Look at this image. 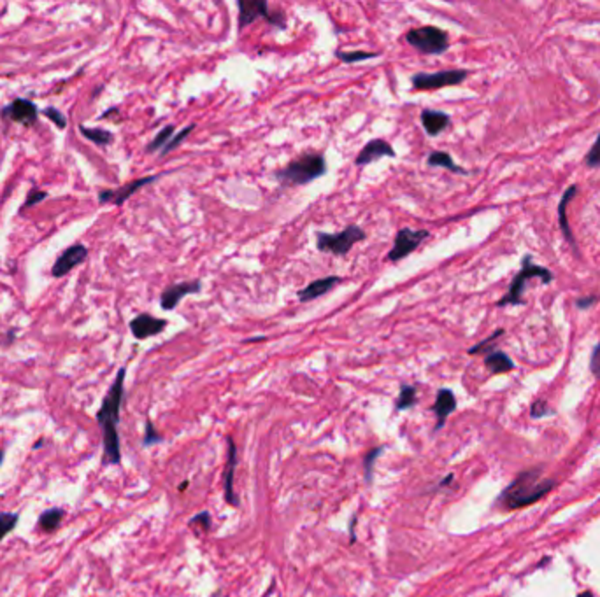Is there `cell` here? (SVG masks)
Listing matches in <instances>:
<instances>
[{"mask_svg": "<svg viewBox=\"0 0 600 597\" xmlns=\"http://www.w3.org/2000/svg\"><path fill=\"white\" fill-rule=\"evenodd\" d=\"M532 277H539L544 284H549L553 281V274L544 267H539V264L534 263L532 256H525L522 263V270L518 271V275L512 281L511 287H509L507 294L500 298L497 301V307H505V305H523V291H525L527 281H530Z\"/></svg>", "mask_w": 600, "mask_h": 597, "instance_id": "277c9868", "label": "cell"}, {"mask_svg": "<svg viewBox=\"0 0 600 597\" xmlns=\"http://www.w3.org/2000/svg\"><path fill=\"white\" fill-rule=\"evenodd\" d=\"M260 340H265V336H256V338H250V340H246V343H253V342H260Z\"/></svg>", "mask_w": 600, "mask_h": 597, "instance_id": "ab89813d", "label": "cell"}, {"mask_svg": "<svg viewBox=\"0 0 600 597\" xmlns=\"http://www.w3.org/2000/svg\"><path fill=\"white\" fill-rule=\"evenodd\" d=\"M86 256H88V249H86L85 245H70L69 249H65V251L58 256V259L53 264L51 274L55 275V277H63V275L69 274L70 270H74L79 263L85 262Z\"/></svg>", "mask_w": 600, "mask_h": 597, "instance_id": "5bb4252c", "label": "cell"}, {"mask_svg": "<svg viewBox=\"0 0 600 597\" xmlns=\"http://www.w3.org/2000/svg\"><path fill=\"white\" fill-rule=\"evenodd\" d=\"M167 324V319H158V317L149 316V313H139L137 317L130 321V331L137 340H146L165 331Z\"/></svg>", "mask_w": 600, "mask_h": 597, "instance_id": "4fadbf2b", "label": "cell"}, {"mask_svg": "<svg viewBox=\"0 0 600 597\" xmlns=\"http://www.w3.org/2000/svg\"><path fill=\"white\" fill-rule=\"evenodd\" d=\"M381 158H397V153H395L394 146L390 142L384 141V139H372L362 147L360 153L357 154V160H354V165L357 167H365V165H371L374 161L381 160Z\"/></svg>", "mask_w": 600, "mask_h": 597, "instance_id": "30bf717a", "label": "cell"}, {"mask_svg": "<svg viewBox=\"0 0 600 597\" xmlns=\"http://www.w3.org/2000/svg\"><path fill=\"white\" fill-rule=\"evenodd\" d=\"M44 116H46V118H50L58 128H65V124H67L65 116H63L60 111H56V109H53V107L44 109Z\"/></svg>", "mask_w": 600, "mask_h": 597, "instance_id": "d6a6232c", "label": "cell"}, {"mask_svg": "<svg viewBox=\"0 0 600 597\" xmlns=\"http://www.w3.org/2000/svg\"><path fill=\"white\" fill-rule=\"evenodd\" d=\"M81 134L85 135L88 141L99 144V146H107V144L112 142V139H115V135L111 134V131L107 130H102V128H88V127H83L81 124Z\"/></svg>", "mask_w": 600, "mask_h": 597, "instance_id": "484cf974", "label": "cell"}, {"mask_svg": "<svg viewBox=\"0 0 600 597\" xmlns=\"http://www.w3.org/2000/svg\"><path fill=\"white\" fill-rule=\"evenodd\" d=\"M381 452H383V447H377L365 456V480H367L369 483L372 482V468H374L377 456H379Z\"/></svg>", "mask_w": 600, "mask_h": 597, "instance_id": "4dcf8cb0", "label": "cell"}, {"mask_svg": "<svg viewBox=\"0 0 600 597\" xmlns=\"http://www.w3.org/2000/svg\"><path fill=\"white\" fill-rule=\"evenodd\" d=\"M195 524H202V527L204 529V532H207L211 529V515L207 512H202V513H199V515H195L194 519L190 520V527H194Z\"/></svg>", "mask_w": 600, "mask_h": 597, "instance_id": "836d02e7", "label": "cell"}, {"mask_svg": "<svg viewBox=\"0 0 600 597\" xmlns=\"http://www.w3.org/2000/svg\"><path fill=\"white\" fill-rule=\"evenodd\" d=\"M327 170L325 156L322 153L307 151L290 161L286 167L275 170L274 177L283 186H307L309 183L325 176Z\"/></svg>", "mask_w": 600, "mask_h": 597, "instance_id": "3957f363", "label": "cell"}, {"mask_svg": "<svg viewBox=\"0 0 600 597\" xmlns=\"http://www.w3.org/2000/svg\"><path fill=\"white\" fill-rule=\"evenodd\" d=\"M469 77V70L465 69H451V70H441L426 74V72H418L413 75L411 82L413 88L418 92H432V90L448 88V86L462 85L465 79Z\"/></svg>", "mask_w": 600, "mask_h": 597, "instance_id": "52a82bcc", "label": "cell"}, {"mask_svg": "<svg viewBox=\"0 0 600 597\" xmlns=\"http://www.w3.org/2000/svg\"><path fill=\"white\" fill-rule=\"evenodd\" d=\"M162 176H148V177H141V179H135L132 181V183L125 184V186L118 188V190H104L99 193V200L100 203H107V202H112L115 205H123V203L127 202L128 198H130L132 195H134L135 191H139L141 188L148 186V184L154 183L157 179H160Z\"/></svg>", "mask_w": 600, "mask_h": 597, "instance_id": "8fae6325", "label": "cell"}, {"mask_svg": "<svg viewBox=\"0 0 600 597\" xmlns=\"http://www.w3.org/2000/svg\"><path fill=\"white\" fill-rule=\"evenodd\" d=\"M2 461H4V451H0V464H2Z\"/></svg>", "mask_w": 600, "mask_h": 597, "instance_id": "b9f144b4", "label": "cell"}, {"mask_svg": "<svg viewBox=\"0 0 600 597\" xmlns=\"http://www.w3.org/2000/svg\"><path fill=\"white\" fill-rule=\"evenodd\" d=\"M237 9H239V30L255 23L258 18L265 21H269L270 18L269 4L265 0H239Z\"/></svg>", "mask_w": 600, "mask_h": 597, "instance_id": "7c38bea8", "label": "cell"}, {"mask_svg": "<svg viewBox=\"0 0 600 597\" xmlns=\"http://www.w3.org/2000/svg\"><path fill=\"white\" fill-rule=\"evenodd\" d=\"M576 193H577V186H576V184H574V186L567 188V191H565L564 196H562L560 205H558V222H560V230H562V232H564L565 239L571 242V245H572V247H574V251H577V247H576L574 235H572L571 226H569V221H567V205H569V203H571V200L574 198Z\"/></svg>", "mask_w": 600, "mask_h": 597, "instance_id": "ffe728a7", "label": "cell"}, {"mask_svg": "<svg viewBox=\"0 0 600 597\" xmlns=\"http://www.w3.org/2000/svg\"><path fill=\"white\" fill-rule=\"evenodd\" d=\"M202 291V281L200 279H195V281H186V282H177V284H171L164 289L160 296V305L164 311H174L177 305L183 301L184 296L188 294H199Z\"/></svg>", "mask_w": 600, "mask_h": 597, "instance_id": "9c48e42d", "label": "cell"}, {"mask_svg": "<svg viewBox=\"0 0 600 597\" xmlns=\"http://www.w3.org/2000/svg\"><path fill=\"white\" fill-rule=\"evenodd\" d=\"M485 365L493 375H499V373H507L511 370H515V362L511 361V357L507 354L500 353V350H493L490 353L485 359Z\"/></svg>", "mask_w": 600, "mask_h": 597, "instance_id": "7402d4cb", "label": "cell"}, {"mask_svg": "<svg viewBox=\"0 0 600 597\" xmlns=\"http://www.w3.org/2000/svg\"><path fill=\"white\" fill-rule=\"evenodd\" d=\"M174 131H176L174 124H167V127L162 128V130L158 131L157 135H154L153 141H151L148 146H146V153H154V151L164 149V147L167 146V142L172 139Z\"/></svg>", "mask_w": 600, "mask_h": 597, "instance_id": "d4e9b609", "label": "cell"}, {"mask_svg": "<svg viewBox=\"0 0 600 597\" xmlns=\"http://www.w3.org/2000/svg\"><path fill=\"white\" fill-rule=\"evenodd\" d=\"M63 517H65V512H63L62 508H50L39 517V522H37V524H39L41 531L53 532L60 527Z\"/></svg>", "mask_w": 600, "mask_h": 597, "instance_id": "603a6c76", "label": "cell"}, {"mask_svg": "<svg viewBox=\"0 0 600 597\" xmlns=\"http://www.w3.org/2000/svg\"><path fill=\"white\" fill-rule=\"evenodd\" d=\"M416 403H418L416 387H414V385L404 384L402 387H400V394H399L397 402H395V410H409V408H413Z\"/></svg>", "mask_w": 600, "mask_h": 597, "instance_id": "cb8c5ba5", "label": "cell"}, {"mask_svg": "<svg viewBox=\"0 0 600 597\" xmlns=\"http://www.w3.org/2000/svg\"><path fill=\"white\" fill-rule=\"evenodd\" d=\"M127 368H120L115 382L109 387L102 407L97 412V422L102 429V443H104V464L122 463V447H120V412H122L123 396H125Z\"/></svg>", "mask_w": 600, "mask_h": 597, "instance_id": "6da1fadb", "label": "cell"}, {"mask_svg": "<svg viewBox=\"0 0 600 597\" xmlns=\"http://www.w3.org/2000/svg\"><path fill=\"white\" fill-rule=\"evenodd\" d=\"M4 118H9L13 121L23 124H32L37 119V107L33 102L26 100V98H18V100L11 102L2 112Z\"/></svg>", "mask_w": 600, "mask_h": 597, "instance_id": "2e32d148", "label": "cell"}, {"mask_svg": "<svg viewBox=\"0 0 600 597\" xmlns=\"http://www.w3.org/2000/svg\"><path fill=\"white\" fill-rule=\"evenodd\" d=\"M532 412V417L539 419V417H544V415H548V405H546V402H535L534 405L530 408Z\"/></svg>", "mask_w": 600, "mask_h": 597, "instance_id": "d590c367", "label": "cell"}, {"mask_svg": "<svg viewBox=\"0 0 600 597\" xmlns=\"http://www.w3.org/2000/svg\"><path fill=\"white\" fill-rule=\"evenodd\" d=\"M586 165L588 167L595 168L600 165V134L597 137V141H595L594 146H591V149L588 151L586 154Z\"/></svg>", "mask_w": 600, "mask_h": 597, "instance_id": "1f68e13d", "label": "cell"}, {"mask_svg": "<svg viewBox=\"0 0 600 597\" xmlns=\"http://www.w3.org/2000/svg\"><path fill=\"white\" fill-rule=\"evenodd\" d=\"M430 237L428 230H413V228H400L395 235L394 247L388 252L386 259L391 263H397L406 259L407 256L413 254L418 247Z\"/></svg>", "mask_w": 600, "mask_h": 597, "instance_id": "ba28073f", "label": "cell"}, {"mask_svg": "<svg viewBox=\"0 0 600 597\" xmlns=\"http://www.w3.org/2000/svg\"><path fill=\"white\" fill-rule=\"evenodd\" d=\"M342 279L339 275H328V277H322L318 281H312L311 284H307L304 289H300L297 293V298L302 301V303H307V301H315L318 298L325 296L327 293H330L335 286L341 284Z\"/></svg>", "mask_w": 600, "mask_h": 597, "instance_id": "9a60e30c", "label": "cell"}, {"mask_svg": "<svg viewBox=\"0 0 600 597\" xmlns=\"http://www.w3.org/2000/svg\"><path fill=\"white\" fill-rule=\"evenodd\" d=\"M195 127H197V124H195V123L188 124V127H186V128H183V130H181V131H179V134H177V135H174V137H172V139H171V141H169V142H167V146H165V147H164V149H162V151H160V154H162V156H165V154H169V153H171V151H174V149H177V147H179V146H181V144H183V141H184V139H186V137H190V134H191V131H194V130H195Z\"/></svg>", "mask_w": 600, "mask_h": 597, "instance_id": "83f0119b", "label": "cell"}, {"mask_svg": "<svg viewBox=\"0 0 600 597\" xmlns=\"http://www.w3.org/2000/svg\"><path fill=\"white\" fill-rule=\"evenodd\" d=\"M162 440L160 434L157 433V429L153 428V424H151V421L146 422V436H144V445H153V443H158V441Z\"/></svg>", "mask_w": 600, "mask_h": 597, "instance_id": "e575fe53", "label": "cell"}, {"mask_svg": "<svg viewBox=\"0 0 600 597\" xmlns=\"http://www.w3.org/2000/svg\"><path fill=\"white\" fill-rule=\"evenodd\" d=\"M18 520H20V515H18V513H11V512L0 513V542H2V539L6 538V536L9 534L14 527H16Z\"/></svg>", "mask_w": 600, "mask_h": 597, "instance_id": "f1b7e54d", "label": "cell"}, {"mask_svg": "<svg viewBox=\"0 0 600 597\" xmlns=\"http://www.w3.org/2000/svg\"><path fill=\"white\" fill-rule=\"evenodd\" d=\"M426 163H428L430 167L448 168L450 172L460 173V176H467V173H469V170H465V168L460 167V165H456L455 161H453L451 154L446 153V151H432V153L428 154V158H426Z\"/></svg>", "mask_w": 600, "mask_h": 597, "instance_id": "44dd1931", "label": "cell"}, {"mask_svg": "<svg viewBox=\"0 0 600 597\" xmlns=\"http://www.w3.org/2000/svg\"><path fill=\"white\" fill-rule=\"evenodd\" d=\"M421 124H423L426 135L430 137H437L443 134L448 127L451 124V116L443 111H433V109H423L420 114Z\"/></svg>", "mask_w": 600, "mask_h": 597, "instance_id": "e0dca14e", "label": "cell"}, {"mask_svg": "<svg viewBox=\"0 0 600 597\" xmlns=\"http://www.w3.org/2000/svg\"><path fill=\"white\" fill-rule=\"evenodd\" d=\"M554 487V480L542 478V471L539 468H530L512 480L511 485L500 494L499 505L504 510H520L537 502L542 496Z\"/></svg>", "mask_w": 600, "mask_h": 597, "instance_id": "7a4b0ae2", "label": "cell"}, {"mask_svg": "<svg viewBox=\"0 0 600 597\" xmlns=\"http://www.w3.org/2000/svg\"><path fill=\"white\" fill-rule=\"evenodd\" d=\"M367 239V233L358 225L346 226L339 233H316V247L320 252H330L334 256H346L358 242Z\"/></svg>", "mask_w": 600, "mask_h": 597, "instance_id": "5b68a950", "label": "cell"}, {"mask_svg": "<svg viewBox=\"0 0 600 597\" xmlns=\"http://www.w3.org/2000/svg\"><path fill=\"white\" fill-rule=\"evenodd\" d=\"M236 466H237V448L232 438H228V457H226L223 487H225V500L228 505H232V506H239L236 493H233V473H236Z\"/></svg>", "mask_w": 600, "mask_h": 597, "instance_id": "d6986e66", "label": "cell"}, {"mask_svg": "<svg viewBox=\"0 0 600 597\" xmlns=\"http://www.w3.org/2000/svg\"><path fill=\"white\" fill-rule=\"evenodd\" d=\"M335 56H337L341 62L344 63H358V62H365V60H371V58H377L379 56V53H371V51H341V49H337L335 51Z\"/></svg>", "mask_w": 600, "mask_h": 597, "instance_id": "4316f807", "label": "cell"}, {"mask_svg": "<svg viewBox=\"0 0 600 597\" xmlns=\"http://www.w3.org/2000/svg\"><path fill=\"white\" fill-rule=\"evenodd\" d=\"M44 198H46V193H44V191H32V193H30L28 198H26V202H25L23 207H33V205H36V203L43 202Z\"/></svg>", "mask_w": 600, "mask_h": 597, "instance_id": "74e56055", "label": "cell"}, {"mask_svg": "<svg viewBox=\"0 0 600 597\" xmlns=\"http://www.w3.org/2000/svg\"><path fill=\"white\" fill-rule=\"evenodd\" d=\"M406 41L407 44H411L416 51L423 53V55H443L450 48L448 33L432 25L411 28L406 33Z\"/></svg>", "mask_w": 600, "mask_h": 597, "instance_id": "8992f818", "label": "cell"}, {"mask_svg": "<svg viewBox=\"0 0 600 597\" xmlns=\"http://www.w3.org/2000/svg\"><path fill=\"white\" fill-rule=\"evenodd\" d=\"M597 294H591V296H584V298H579V300H576V305L579 308H588L591 307L594 303H597Z\"/></svg>", "mask_w": 600, "mask_h": 597, "instance_id": "f35d334b", "label": "cell"}, {"mask_svg": "<svg viewBox=\"0 0 600 597\" xmlns=\"http://www.w3.org/2000/svg\"><path fill=\"white\" fill-rule=\"evenodd\" d=\"M500 335H504V330H497L495 333H493L492 336H488V338L486 340H483V342H479L478 345H474V347H470L469 349V354H481V353H493V342H495L497 338H499Z\"/></svg>", "mask_w": 600, "mask_h": 597, "instance_id": "f546056e", "label": "cell"}, {"mask_svg": "<svg viewBox=\"0 0 600 597\" xmlns=\"http://www.w3.org/2000/svg\"><path fill=\"white\" fill-rule=\"evenodd\" d=\"M456 408V398L450 389H439L437 391L436 403H433L432 410L436 414L437 422H436V431H439L446 422V419L450 417V414Z\"/></svg>", "mask_w": 600, "mask_h": 597, "instance_id": "ac0fdd59", "label": "cell"}, {"mask_svg": "<svg viewBox=\"0 0 600 597\" xmlns=\"http://www.w3.org/2000/svg\"><path fill=\"white\" fill-rule=\"evenodd\" d=\"M577 597H594V594H591V592H583V594H579Z\"/></svg>", "mask_w": 600, "mask_h": 597, "instance_id": "60d3db41", "label": "cell"}, {"mask_svg": "<svg viewBox=\"0 0 600 597\" xmlns=\"http://www.w3.org/2000/svg\"><path fill=\"white\" fill-rule=\"evenodd\" d=\"M591 372H594V375L597 377L600 380V345H597L594 349V354H591Z\"/></svg>", "mask_w": 600, "mask_h": 597, "instance_id": "8d00e7d4", "label": "cell"}]
</instances>
